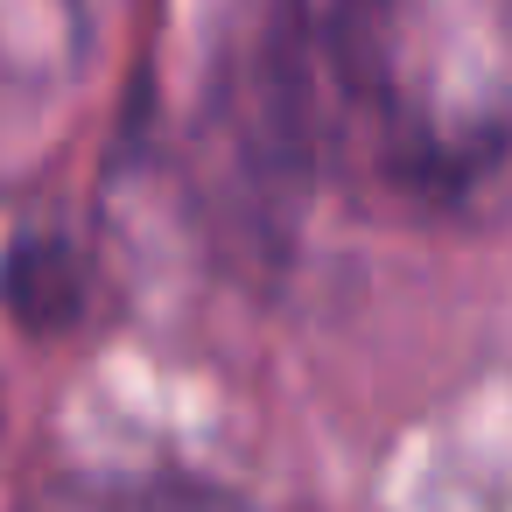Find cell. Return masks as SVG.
<instances>
[{"mask_svg": "<svg viewBox=\"0 0 512 512\" xmlns=\"http://www.w3.org/2000/svg\"><path fill=\"white\" fill-rule=\"evenodd\" d=\"M288 113L421 218L512 204V0H288Z\"/></svg>", "mask_w": 512, "mask_h": 512, "instance_id": "cell-1", "label": "cell"}]
</instances>
